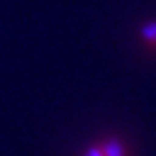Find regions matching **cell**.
Masks as SVG:
<instances>
[{
	"instance_id": "1",
	"label": "cell",
	"mask_w": 156,
	"mask_h": 156,
	"mask_svg": "<svg viewBox=\"0 0 156 156\" xmlns=\"http://www.w3.org/2000/svg\"><path fill=\"white\" fill-rule=\"evenodd\" d=\"M101 149H102V154L104 156H126V147L119 140H117V138L104 140L101 143Z\"/></svg>"
},
{
	"instance_id": "2",
	"label": "cell",
	"mask_w": 156,
	"mask_h": 156,
	"mask_svg": "<svg viewBox=\"0 0 156 156\" xmlns=\"http://www.w3.org/2000/svg\"><path fill=\"white\" fill-rule=\"evenodd\" d=\"M141 39L147 45L156 47V23H147L141 28Z\"/></svg>"
},
{
	"instance_id": "3",
	"label": "cell",
	"mask_w": 156,
	"mask_h": 156,
	"mask_svg": "<svg viewBox=\"0 0 156 156\" xmlns=\"http://www.w3.org/2000/svg\"><path fill=\"white\" fill-rule=\"evenodd\" d=\"M84 156H104V154H102L101 145H93V147H89V149H87V152H86Z\"/></svg>"
}]
</instances>
